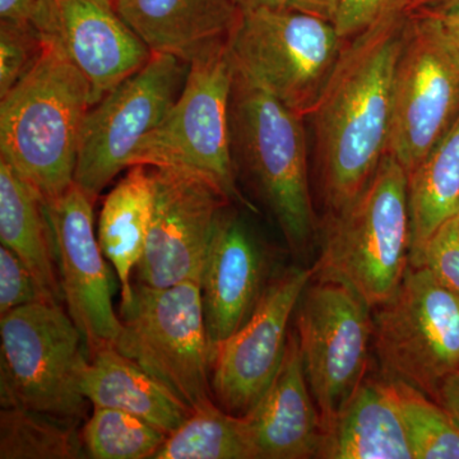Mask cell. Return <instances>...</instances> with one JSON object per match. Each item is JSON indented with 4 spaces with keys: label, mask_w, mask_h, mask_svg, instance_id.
<instances>
[{
    "label": "cell",
    "mask_w": 459,
    "mask_h": 459,
    "mask_svg": "<svg viewBox=\"0 0 459 459\" xmlns=\"http://www.w3.org/2000/svg\"><path fill=\"white\" fill-rule=\"evenodd\" d=\"M81 391L93 407H110L132 413L170 435L193 411L168 386L123 355L114 344L89 355Z\"/></svg>",
    "instance_id": "cell-21"
},
{
    "label": "cell",
    "mask_w": 459,
    "mask_h": 459,
    "mask_svg": "<svg viewBox=\"0 0 459 459\" xmlns=\"http://www.w3.org/2000/svg\"><path fill=\"white\" fill-rule=\"evenodd\" d=\"M0 402L77 424L86 416L81 379L86 341L60 303H36L0 316Z\"/></svg>",
    "instance_id": "cell-6"
},
{
    "label": "cell",
    "mask_w": 459,
    "mask_h": 459,
    "mask_svg": "<svg viewBox=\"0 0 459 459\" xmlns=\"http://www.w3.org/2000/svg\"><path fill=\"white\" fill-rule=\"evenodd\" d=\"M402 3L409 0H340L333 25L344 41L350 40Z\"/></svg>",
    "instance_id": "cell-32"
},
{
    "label": "cell",
    "mask_w": 459,
    "mask_h": 459,
    "mask_svg": "<svg viewBox=\"0 0 459 459\" xmlns=\"http://www.w3.org/2000/svg\"><path fill=\"white\" fill-rule=\"evenodd\" d=\"M230 128L235 168L240 165L253 181L291 252L305 255L316 217L303 117L235 69Z\"/></svg>",
    "instance_id": "cell-4"
},
{
    "label": "cell",
    "mask_w": 459,
    "mask_h": 459,
    "mask_svg": "<svg viewBox=\"0 0 459 459\" xmlns=\"http://www.w3.org/2000/svg\"><path fill=\"white\" fill-rule=\"evenodd\" d=\"M459 113V53L427 11H411L395 66L388 155L407 175Z\"/></svg>",
    "instance_id": "cell-10"
},
{
    "label": "cell",
    "mask_w": 459,
    "mask_h": 459,
    "mask_svg": "<svg viewBox=\"0 0 459 459\" xmlns=\"http://www.w3.org/2000/svg\"><path fill=\"white\" fill-rule=\"evenodd\" d=\"M0 240L32 271L48 294L63 300L53 229L41 195L0 159Z\"/></svg>",
    "instance_id": "cell-22"
},
{
    "label": "cell",
    "mask_w": 459,
    "mask_h": 459,
    "mask_svg": "<svg viewBox=\"0 0 459 459\" xmlns=\"http://www.w3.org/2000/svg\"><path fill=\"white\" fill-rule=\"evenodd\" d=\"M53 0H0V20L32 23L42 33L49 29Z\"/></svg>",
    "instance_id": "cell-33"
},
{
    "label": "cell",
    "mask_w": 459,
    "mask_h": 459,
    "mask_svg": "<svg viewBox=\"0 0 459 459\" xmlns=\"http://www.w3.org/2000/svg\"><path fill=\"white\" fill-rule=\"evenodd\" d=\"M420 267L459 298V214L443 223L425 247Z\"/></svg>",
    "instance_id": "cell-31"
},
{
    "label": "cell",
    "mask_w": 459,
    "mask_h": 459,
    "mask_svg": "<svg viewBox=\"0 0 459 459\" xmlns=\"http://www.w3.org/2000/svg\"><path fill=\"white\" fill-rule=\"evenodd\" d=\"M290 0H234L238 11H258V9H285Z\"/></svg>",
    "instance_id": "cell-37"
},
{
    "label": "cell",
    "mask_w": 459,
    "mask_h": 459,
    "mask_svg": "<svg viewBox=\"0 0 459 459\" xmlns=\"http://www.w3.org/2000/svg\"><path fill=\"white\" fill-rule=\"evenodd\" d=\"M241 418L255 459L318 457L322 418L305 376L296 329L290 331L285 358L270 388Z\"/></svg>",
    "instance_id": "cell-18"
},
{
    "label": "cell",
    "mask_w": 459,
    "mask_h": 459,
    "mask_svg": "<svg viewBox=\"0 0 459 459\" xmlns=\"http://www.w3.org/2000/svg\"><path fill=\"white\" fill-rule=\"evenodd\" d=\"M120 320L122 333L114 346L123 355L168 386L190 410L217 403L199 282L162 289L138 282L120 305Z\"/></svg>",
    "instance_id": "cell-7"
},
{
    "label": "cell",
    "mask_w": 459,
    "mask_h": 459,
    "mask_svg": "<svg viewBox=\"0 0 459 459\" xmlns=\"http://www.w3.org/2000/svg\"><path fill=\"white\" fill-rule=\"evenodd\" d=\"M151 169L155 202L138 282L156 289L199 282L217 221L231 201L198 172Z\"/></svg>",
    "instance_id": "cell-13"
},
{
    "label": "cell",
    "mask_w": 459,
    "mask_h": 459,
    "mask_svg": "<svg viewBox=\"0 0 459 459\" xmlns=\"http://www.w3.org/2000/svg\"><path fill=\"white\" fill-rule=\"evenodd\" d=\"M410 247L409 175L386 153L364 189L329 212L313 279L344 283L374 309L400 286Z\"/></svg>",
    "instance_id": "cell-3"
},
{
    "label": "cell",
    "mask_w": 459,
    "mask_h": 459,
    "mask_svg": "<svg viewBox=\"0 0 459 459\" xmlns=\"http://www.w3.org/2000/svg\"><path fill=\"white\" fill-rule=\"evenodd\" d=\"M153 54L189 62L205 45L229 39L241 12L234 0H114Z\"/></svg>",
    "instance_id": "cell-19"
},
{
    "label": "cell",
    "mask_w": 459,
    "mask_h": 459,
    "mask_svg": "<svg viewBox=\"0 0 459 459\" xmlns=\"http://www.w3.org/2000/svg\"><path fill=\"white\" fill-rule=\"evenodd\" d=\"M422 11L429 12L434 17L446 38L459 53V0H451L439 7Z\"/></svg>",
    "instance_id": "cell-34"
},
{
    "label": "cell",
    "mask_w": 459,
    "mask_h": 459,
    "mask_svg": "<svg viewBox=\"0 0 459 459\" xmlns=\"http://www.w3.org/2000/svg\"><path fill=\"white\" fill-rule=\"evenodd\" d=\"M93 204L75 184L47 204L63 300L83 334L89 355L115 344L123 329L113 307L110 273L95 234Z\"/></svg>",
    "instance_id": "cell-15"
},
{
    "label": "cell",
    "mask_w": 459,
    "mask_h": 459,
    "mask_svg": "<svg viewBox=\"0 0 459 459\" xmlns=\"http://www.w3.org/2000/svg\"><path fill=\"white\" fill-rule=\"evenodd\" d=\"M343 42L333 23L289 8L243 12L229 38L235 69L303 119L312 114Z\"/></svg>",
    "instance_id": "cell-8"
},
{
    "label": "cell",
    "mask_w": 459,
    "mask_h": 459,
    "mask_svg": "<svg viewBox=\"0 0 459 459\" xmlns=\"http://www.w3.org/2000/svg\"><path fill=\"white\" fill-rule=\"evenodd\" d=\"M340 0H290L287 8L333 23Z\"/></svg>",
    "instance_id": "cell-36"
},
{
    "label": "cell",
    "mask_w": 459,
    "mask_h": 459,
    "mask_svg": "<svg viewBox=\"0 0 459 459\" xmlns=\"http://www.w3.org/2000/svg\"><path fill=\"white\" fill-rule=\"evenodd\" d=\"M313 276V267L282 272L265 286L250 318L217 347L211 383L226 412L246 415L270 388L285 358L290 320Z\"/></svg>",
    "instance_id": "cell-14"
},
{
    "label": "cell",
    "mask_w": 459,
    "mask_h": 459,
    "mask_svg": "<svg viewBox=\"0 0 459 459\" xmlns=\"http://www.w3.org/2000/svg\"><path fill=\"white\" fill-rule=\"evenodd\" d=\"M435 401L446 411L459 429V370L443 380Z\"/></svg>",
    "instance_id": "cell-35"
},
{
    "label": "cell",
    "mask_w": 459,
    "mask_h": 459,
    "mask_svg": "<svg viewBox=\"0 0 459 459\" xmlns=\"http://www.w3.org/2000/svg\"><path fill=\"white\" fill-rule=\"evenodd\" d=\"M47 44L32 23L0 20V99L38 65Z\"/></svg>",
    "instance_id": "cell-29"
},
{
    "label": "cell",
    "mask_w": 459,
    "mask_h": 459,
    "mask_svg": "<svg viewBox=\"0 0 459 459\" xmlns=\"http://www.w3.org/2000/svg\"><path fill=\"white\" fill-rule=\"evenodd\" d=\"M388 382L400 407L413 457L459 459V429L446 411L406 383Z\"/></svg>",
    "instance_id": "cell-28"
},
{
    "label": "cell",
    "mask_w": 459,
    "mask_h": 459,
    "mask_svg": "<svg viewBox=\"0 0 459 459\" xmlns=\"http://www.w3.org/2000/svg\"><path fill=\"white\" fill-rule=\"evenodd\" d=\"M264 270L261 246L228 205L217 221L199 281L212 358L255 312L265 289Z\"/></svg>",
    "instance_id": "cell-17"
},
{
    "label": "cell",
    "mask_w": 459,
    "mask_h": 459,
    "mask_svg": "<svg viewBox=\"0 0 459 459\" xmlns=\"http://www.w3.org/2000/svg\"><path fill=\"white\" fill-rule=\"evenodd\" d=\"M45 38L56 41L92 89L93 105L152 56L114 0H53Z\"/></svg>",
    "instance_id": "cell-16"
},
{
    "label": "cell",
    "mask_w": 459,
    "mask_h": 459,
    "mask_svg": "<svg viewBox=\"0 0 459 459\" xmlns=\"http://www.w3.org/2000/svg\"><path fill=\"white\" fill-rule=\"evenodd\" d=\"M128 169L105 198L98 225L100 247L117 271L122 301L132 296L131 274L143 256L155 202L151 166Z\"/></svg>",
    "instance_id": "cell-23"
},
{
    "label": "cell",
    "mask_w": 459,
    "mask_h": 459,
    "mask_svg": "<svg viewBox=\"0 0 459 459\" xmlns=\"http://www.w3.org/2000/svg\"><path fill=\"white\" fill-rule=\"evenodd\" d=\"M410 265L420 267L437 230L459 214V113L446 134L409 175Z\"/></svg>",
    "instance_id": "cell-24"
},
{
    "label": "cell",
    "mask_w": 459,
    "mask_h": 459,
    "mask_svg": "<svg viewBox=\"0 0 459 459\" xmlns=\"http://www.w3.org/2000/svg\"><path fill=\"white\" fill-rule=\"evenodd\" d=\"M189 62L152 54L140 71L93 105L84 120L74 184L93 202L120 171L148 133L164 120L188 75Z\"/></svg>",
    "instance_id": "cell-12"
},
{
    "label": "cell",
    "mask_w": 459,
    "mask_h": 459,
    "mask_svg": "<svg viewBox=\"0 0 459 459\" xmlns=\"http://www.w3.org/2000/svg\"><path fill=\"white\" fill-rule=\"evenodd\" d=\"M81 437L90 458L147 459L155 458L168 435L126 411L93 407Z\"/></svg>",
    "instance_id": "cell-27"
},
{
    "label": "cell",
    "mask_w": 459,
    "mask_h": 459,
    "mask_svg": "<svg viewBox=\"0 0 459 459\" xmlns=\"http://www.w3.org/2000/svg\"><path fill=\"white\" fill-rule=\"evenodd\" d=\"M382 377L437 398L459 370V298L425 267L409 265L394 295L373 309Z\"/></svg>",
    "instance_id": "cell-9"
},
{
    "label": "cell",
    "mask_w": 459,
    "mask_h": 459,
    "mask_svg": "<svg viewBox=\"0 0 459 459\" xmlns=\"http://www.w3.org/2000/svg\"><path fill=\"white\" fill-rule=\"evenodd\" d=\"M410 13L409 3H402L346 40L309 115L329 212L351 202L386 155L395 66Z\"/></svg>",
    "instance_id": "cell-1"
},
{
    "label": "cell",
    "mask_w": 459,
    "mask_h": 459,
    "mask_svg": "<svg viewBox=\"0 0 459 459\" xmlns=\"http://www.w3.org/2000/svg\"><path fill=\"white\" fill-rule=\"evenodd\" d=\"M316 458L415 459L388 380L364 379L323 431Z\"/></svg>",
    "instance_id": "cell-20"
},
{
    "label": "cell",
    "mask_w": 459,
    "mask_h": 459,
    "mask_svg": "<svg viewBox=\"0 0 459 459\" xmlns=\"http://www.w3.org/2000/svg\"><path fill=\"white\" fill-rule=\"evenodd\" d=\"M44 301L59 303L48 294L16 253L0 247V316L17 307Z\"/></svg>",
    "instance_id": "cell-30"
},
{
    "label": "cell",
    "mask_w": 459,
    "mask_h": 459,
    "mask_svg": "<svg viewBox=\"0 0 459 459\" xmlns=\"http://www.w3.org/2000/svg\"><path fill=\"white\" fill-rule=\"evenodd\" d=\"M234 62L229 39L205 45L189 60L186 83L164 120L133 152L129 168L186 169L216 184L231 202L256 212L237 183L230 105Z\"/></svg>",
    "instance_id": "cell-5"
},
{
    "label": "cell",
    "mask_w": 459,
    "mask_h": 459,
    "mask_svg": "<svg viewBox=\"0 0 459 459\" xmlns=\"http://www.w3.org/2000/svg\"><path fill=\"white\" fill-rule=\"evenodd\" d=\"M87 457L74 422L25 409L0 412V458L75 459Z\"/></svg>",
    "instance_id": "cell-26"
},
{
    "label": "cell",
    "mask_w": 459,
    "mask_h": 459,
    "mask_svg": "<svg viewBox=\"0 0 459 459\" xmlns=\"http://www.w3.org/2000/svg\"><path fill=\"white\" fill-rule=\"evenodd\" d=\"M295 313L305 376L325 431L364 382L373 344V307L344 283L314 279Z\"/></svg>",
    "instance_id": "cell-11"
},
{
    "label": "cell",
    "mask_w": 459,
    "mask_h": 459,
    "mask_svg": "<svg viewBox=\"0 0 459 459\" xmlns=\"http://www.w3.org/2000/svg\"><path fill=\"white\" fill-rule=\"evenodd\" d=\"M153 459H255V453L243 418L213 403L193 411Z\"/></svg>",
    "instance_id": "cell-25"
},
{
    "label": "cell",
    "mask_w": 459,
    "mask_h": 459,
    "mask_svg": "<svg viewBox=\"0 0 459 459\" xmlns=\"http://www.w3.org/2000/svg\"><path fill=\"white\" fill-rule=\"evenodd\" d=\"M451 0H409L411 11H419V9H430L446 4Z\"/></svg>",
    "instance_id": "cell-38"
},
{
    "label": "cell",
    "mask_w": 459,
    "mask_h": 459,
    "mask_svg": "<svg viewBox=\"0 0 459 459\" xmlns=\"http://www.w3.org/2000/svg\"><path fill=\"white\" fill-rule=\"evenodd\" d=\"M0 100V159L45 204L56 201L74 184L83 124L93 107L89 81L48 39L38 65Z\"/></svg>",
    "instance_id": "cell-2"
}]
</instances>
